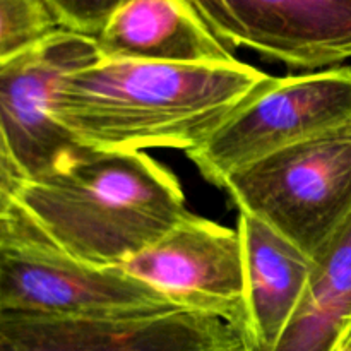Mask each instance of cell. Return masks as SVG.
Returning <instances> with one entry per match:
<instances>
[{
	"mask_svg": "<svg viewBox=\"0 0 351 351\" xmlns=\"http://www.w3.org/2000/svg\"><path fill=\"white\" fill-rule=\"evenodd\" d=\"M252 65L105 60L71 72L55 119L82 146L192 151L266 81Z\"/></svg>",
	"mask_w": 351,
	"mask_h": 351,
	"instance_id": "1",
	"label": "cell"
},
{
	"mask_svg": "<svg viewBox=\"0 0 351 351\" xmlns=\"http://www.w3.org/2000/svg\"><path fill=\"white\" fill-rule=\"evenodd\" d=\"M0 351H247L213 315L177 308L117 317L0 312Z\"/></svg>",
	"mask_w": 351,
	"mask_h": 351,
	"instance_id": "8",
	"label": "cell"
},
{
	"mask_svg": "<svg viewBox=\"0 0 351 351\" xmlns=\"http://www.w3.org/2000/svg\"><path fill=\"white\" fill-rule=\"evenodd\" d=\"M245 261L247 351H274L307 287L311 257L256 216L240 211Z\"/></svg>",
	"mask_w": 351,
	"mask_h": 351,
	"instance_id": "10",
	"label": "cell"
},
{
	"mask_svg": "<svg viewBox=\"0 0 351 351\" xmlns=\"http://www.w3.org/2000/svg\"><path fill=\"white\" fill-rule=\"evenodd\" d=\"M24 184H26V177L21 171V168L17 167L12 153L7 146L2 129H0V192L16 202L17 194L24 187Z\"/></svg>",
	"mask_w": 351,
	"mask_h": 351,
	"instance_id": "16",
	"label": "cell"
},
{
	"mask_svg": "<svg viewBox=\"0 0 351 351\" xmlns=\"http://www.w3.org/2000/svg\"><path fill=\"white\" fill-rule=\"evenodd\" d=\"M34 235H40V232L27 221L16 202L0 192V243L17 242Z\"/></svg>",
	"mask_w": 351,
	"mask_h": 351,
	"instance_id": "15",
	"label": "cell"
},
{
	"mask_svg": "<svg viewBox=\"0 0 351 351\" xmlns=\"http://www.w3.org/2000/svg\"><path fill=\"white\" fill-rule=\"evenodd\" d=\"M311 261L300 304L274 351H331L351 322V215Z\"/></svg>",
	"mask_w": 351,
	"mask_h": 351,
	"instance_id": "12",
	"label": "cell"
},
{
	"mask_svg": "<svg viewBox=\"0 0 351 351\" xmlns=\"http://www.w3.org/2000/svg\"><path fill=\"white\" fill-rule=\"evenodd\" d=\"M226 47L247 48L290 67L351 58V0H184Z\"/></svg>",
	"mask_w": 351,
	"mask_h": 351,
	"instance_id": "9",
	"label": "cell"
},
{
	"mask_svg": "<svg viewBox=\"0 0 351 351\" xmlns=\"http://www.w3.org/2000/svg\"><path fill=\"white\" fill-rule=\"evenodd\" d=\"M58 27L96 38L123 0H43Z\"/></svg>",
	"mask_w": 351,
	"mask_h": 351,
	"instance_id": "14",
	"label": "cell"
},
{
	"mask_svg": "<svg viewBox=\"0 0 351 351\" xmlns=\"http://www.w3.org/2000/svg\"><path fill=\"white\" fill-rule=\"evenodd\" d=\"M351 120V69L335 67L261 82L187 156L202 177H226Z\"/></svg>",
	"mask_w": 351,
	"mask_h": 351,
	"instance_id": "4",
	"label": "cell"
},
{
	"mask_svg": "<svg viewBox=\"0 0 351 351\" xmlns=\"http://www.w3.org/2000/svg\"><path fill=\"white\" fill-rule=\"evenodd\" d=\"M177 308L120 267L81 263L43 235L0 243V312L117 317Z\"/></svg>",
	"mask_w": 351,
	"mask_h": 351,
	"instance_id": "5",
	"label": "cell"
},
{
	"mask_svg": "<svg viewBox=\"0 0 351 351\" xmlns=\"http://www.w3.org/2000/svg\"><path fill=\"white\" fill-rule=\"evenodd\" d=\"M99 60L95 38L57 29L0 64V129L26 182L60 168L82 147L55 119V95L65 75Z\"/></svg>",
	"mask_w": 351,
	"mask_h": 351,
	"instance_id": "6",
	"label": "cell"
},
{
	"mask_svg": "<svg viewBox=\"0 0 351 351\" xmlns=\"http://www.w3.org/2000/svg\"><path fill=\"white\" fill-rule=\"evenodd\" d=\"M60 29L43 0H0V64Z\"/></svg>",
	"mask_w": 351,
	"mask_h": 351,
	"instance_id": "13",
	"label": "cell"
},
{
	"mask_svg": "<svg viewBox=\"0 0 351 351\" xmlns=\"http://www.w3.org/2000/svg\"><path fill=\"white\" fill-rule=\"evenodd\" d=\"M221 189L312 259L351 215V120L233 171Z\"/></svg>",
	"mask_w": 351,
	"mask_h": 351,
	"instance_id": "3",
	"label": "cell"
},
{
	"mask_svg": "<svg viewBox=\"0 0 351 351\" xmlns=\"http://www.w3.org/2000/svg\"><path fill=\"white\" fill-rule=\"evenodd\" d=\"M120 269L160 291L177 307L245 328V261L242 237L189 213Z\"/></svg>",
	"mask_w": 351,
	"mask_h": 351,
	"instance_id": "7",
	"label": "cell"
},
{
	"mask_svg": "<svg viewBox=\"0 0 351 351\" xmlns=\"http://www.w3.org/2000/svg\"><path fill=\"white\" fill-rule=\"evenodd\" d=\"M95 40L105 60L165 64L237 60L184 0H123Z\"/></svg>",
	"mask_w": 351,
	"mask_h": 351,
	"instance_id": "11",
	"label": "cell"
},
{
	"mask_svg": "<svg viewBox=\"0 0 351 351\" xmlns=\"http://www.w3.org/2000/svg\"><path fill=\"white\" fill-rule=\"evenodd\" d=\"M331 351H351V322L346 326V329L343 331V335L339 336L338 343H336L335 348Z\"/></svg>",
	"mask_w": 351,
	"mask_h": 351,
	"instance_id": "17",
	"label": "cell"
},
{
	"mask_svg": "<svg viewBox=\"0 0 351 351\" xmlns=\"http://www.w3.org/2000/svg\"><path fill=\"white\" fill-rule=\"evenodd\" d=\"M16 204L48 242L96 267H119L189 215L167 167L143 151L89 146L27 180Z\"/></svg>",
	"mask_w": 351,
	"mask_h": 351,
	"instance_id": "2",
	"label": "cell"
}]
</instances>
